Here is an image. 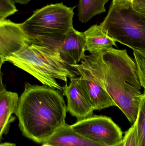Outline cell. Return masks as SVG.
I'll return each mask as SVG.
<instances>
[{
    "instance_id": "obj_1",
    "label": "cell",
    "mask_w": 145,
    "mask_h": 146,
    "mask_svg": "<svg viewBox=\"0 0 145 146\" xmlns=\"http://www.w3.org/2000/svg\"><path fill=\"white\" fill-rule=\"evenodd\" d=\"M71 67L80 76L104 88L128 120H137L142 94L135 61L127 50L112 48L86 55L80 64Z\"/></svg>"
},
{
    "instance_id": "obj_2",
    "label": "cell",
    "mask_w": 145,
    "mask_h": 146,
    "mask_svg": "<svg viewBox=\"0 0 145 146\" xmlns=\"http://www.w3.org/2000/svg\"><path fill=\"white\" fill-rule=\"evenodd\" d=\"M67 105L60 90L26 83L15 115L22 134L38 144L46 143L66 122Z\"/></svg>"
},
{
    "instance_id": "obj_3",
    "label": "cell",
    "mask_w": 145,
    "mask_h": 146,
    "mask_svg": "<svg viewBox=\"0 0 145 146\" xmlns=\"http://www.w3.org/2000/svg\"><path fill=\"white\" fill-rule=\"evenodd\" d=\"M5 61L31 75L43 85L61 91L63 87L56 80L67 83L68 78L77 75L74 69L61 58L57 49L35 39L7 57Z\"/></svg>"
},
{
    "instance_id": "obj_4",
    "label": "cell",
    "mask_w": 145,
    "mask_h": 146,
    "mask_svg": "<svg viewBox=\"0 0 145 146\" xmlns=\"http://www.w3.org/2000/svg\"><path fill=\"white\" fill-rule=\"evenodd\" d=\"M75 8L62 3L47 5L34 11L21 23V26L31 37L58 49L65 36L74 28Z\"/></svg>"
},
{
    "instance_id": "obj_5",
    "label": "cell",
    "mask_w": 145,
    "mask_h": 146,
    "mask_svg": "<svg viewBox=\"0 0 145 146\" xmlns=\"http://www.w3.org/2000/svg\"><path fill=\"white\" fill-rule=\"evenodd\" d=\"M100 26L116 42L134 51L145 52V19L134 9L132 2L122 5L112 4Z\"/></svg>"
},
{
    "instance_id": "obj_6",
    "label": "cell",
    "mask_w": 145,
    "mask_h": 146,
    "mask_svg": "<svg viewBox=\"0 0 145 146\" xmlns=\"http://www.w3.org/2000/svg\"><path fill=\"white\" fill-rule=\"evenodd\" d=\"M77 132L106 146H114L123 140V132L110 117L93 115L71 125Z\"/></svg>"
},
{
    "instance_id": "obj_7",
    "label": "cell",
    "mask_w": 145,
    "mask_h": 146,
    "mask_svg": "<svg viewBox=\"0 0 145 146\" xmlns=\"http://www.w3.org/2000/svg\"><path fill=\"white\" fill-rule=\"evenodd\" d=\"M34 39L24 31L21 23H14L7 19L0 21L1 68L6 58Z\"/></svg>"
},
{
    "instance_id": "obj_8",
    "label": "cell",
    "mask_w": 145,
    "mask_h": 146,
    "mask_svg": "<svg viewBox=\"0 0 145 146\" xmlns=\"http://www.w3.org/2000/svg\"><path fill=\"white\" fill-rule=\"evenodd\" d=\"M70 80V84L65 83L62 90L67 99V111L77 121L93 115L95 110L80 83L79 77Z\"/></svg>"
},
{
    "instance_id": "obj_9",
    "label": "cell",
    "mask_w": 145,
    "mask_h": 146,
    "mask_svg": "<svg viewBox=\"0 0 145 146\" xmlns=\"http://www.w3.org/2000/svg\"><path fill=\"white\" fill-rule=\"evenodd\" d=\"M63 60L70 66L79 64L86 56V42L83 32L72 28L58 49Z\"/></svg>"
},
{
    "instance_id": "obj_10",
    "label": "cell",
    "mask_w": 145,
    "mask_h": 146,
    "mask_svg": "<svg viewBox=\"0 0 145 146\" xmlns=\"http://www.w3.org/2000/svg\"><path fill=\"white\" fill-rule=\"evenodd\" d=\"M20 97L17 93L7 91L2 83L1 76L0 89V138L8 132L10 123L15 120L12 114L18 109Z\"/></svg>"
},
{
    "instance_id": "obj_11",
    "label": "cell",
    "mask_w": 145,
    "mask_h": 146,
    "mask_svg": "<svg viewBox=\"0 0 145 146\" xmlns=\"http://www.w3.org/2000/svg\"><path fill=\"white\" fill-rule=\"evenodd\" d=\"M52 146H106L74 130L65 123L46 142Z\"/></svg>"
},
{
    "instance_id": "obj_12",
    "label": "cell",
    "mask_w": 145,
    "mask_h": 146,
    "mask_svg": "<svg viewBox=\"0 0 145 146\" xmlns=\"http://www.w3.org/2000/svg\"><path fill=\"white\" fill-rule=\"evenodd\" d=\"M86 42V50L90 54H98L117 47L116 42L104 31L100 25L90 27L83 32Z\"/></svg>"
},
{
    "instance_id": "obj_13",
    "label": "cell",
    "mask_w": 145,
    "mask_h": 146,
    "mask_svg": "<svg viewBox=\"0 0 145 146\" xmlns=\"http://www.w3.org/2000/svg\"><path fill=\"white\" fill-rule=\"evenodd\" d=\"M79 79L94 110L116 106L113 99L104 88L81 76L79 77Z\"/></svg>"
},
{
    "instance_id": "obj_14",
    "label": "cell",
    "mask_w": 145,
    "mask_h": 146,
    "mask_svg": "<svg viewBox=\"0 0 145 146\" xmlns=\"http://www.w3.org/2000/svg\"><path fill=\"white\" fill-rule=\"evenodd\" d=\"M110 0H79L78 18L79 21L85 23L97 15L106 11L105 5Z\"/></svg>"
},
{
    "instance_id": "obj_15",
    "label": "cell",
    "mask_w": 145,
    "mask_h": 146,
    "mask_svg": "<svg viewBox=\"0 0 145 146\" xmlns=\"http://www.w3.org/2000/svg\"><path fill=\"white\" fill-rule=\"evenodd\" d=\"M137 124L138 146H145V93L142 94L140 102Z\"/></svg>"
},
{
    "instance_id": "obj_16",
    "label": "cell",
    "mask_w": 145,
    "mask_h": 146,
    "mask_svg": "<svg viewBox=\"0 0 145 146\" xmlns=\"http://www.w3.org/2000/svg\"><path fill=\"white\" fill-rule=\"evenodd\" d=\"M133 54L137 65L140 85L144 88V93H145V52L134 50Z\"/></svg>"
},
{
    "instance_id": "obj_17",
    "label": "cell",
    "mask_w": 145,
    "mask_h": 146,
    "mask_svg": "<svg viewBox=\"0 0 145 146\" xmlns=\"http://www.w3.org/2000/svg\"><path fill=\"white\" fill-rule=\"evenodd\" d=\"M124 146H138L137 122L133 124L125 133L123 137Z\"/></svg>"
},
{
    "instance_id": "obj_18",
    "label": "cell",
    "mask_w": 145,
    "mask_h": 146,
    "mask_svg": "<svg viewBox=\"0 0 145 146\" xmlns=\"http://www.w3.org/2000/svg\"><path fill=\"white\" fill-rule=\"evenodd\" d=\"M11 0H0V21L6 19L18 10Z\"/></svg>"
},
{
    "instance_id": "obj_19",
    "label": "cell",
    "mask_w": 145,
    "mask_h": 146,
    "mask_svg": "<svg viewBox=\"0 0 145 146\" xmlns=\"http://www.w3.org/2000/svg\"><path fill=\"white\" fill-rule=\"evenodd\" d=\"M134 9L145 19V0H135L132 1Z\"/></svg>"
},
{
    "instance_id": "obj_20",
    "label": "cell",
    "mask_w": 145,
    "mask_h": 146,
    "mask_svg": "<svg viewBox=\"0 0 145 146\" xmlns=\"http://www.w3.org/2000/svg\"><path fill=\"white\" fill-rule=\"evenodd\" d=\"M132 2V0H112V4L115 5H122Z\"/></svg>"
},
{
    "instance_id": "obj_21",
    "label": "cell",
    "mask_w": 145,
    "mask_h": 146,
    "mask_svg": "<svg viewBox=\"0 0 145 146\" xmlns=\"http://www.w3.org/2000/svg\"><path fill=\"white\" fill-rule=\"evenodd\" d=\"M14 3H19L21 4H28L31 0H11Z\"/></svg>"
},
{
    "instance_id": "obj_22",
    "label": "cell",
    "mask_w": 145,
    "mask_h": 146,
    "mask_svg": "<svg viewBox=\"0 0 145 146\" xmlns=\"http://www.w3.org/2000/svg\"><path fill=\"white\" fill-rule=\"evenodd\" d=\"M0 146H17V145L14 143L4 142V143H1Z\"/></svg>"
},
{
    "instance_id": "obj_23",
    "label": "cell",
    "mask_w": 145,
    "mask_h": 146,
    "mask_svg": "<svg viewBox=\"0 0 145 146\" xmlns=\"http://www.w3.org/2000/svg\"><path fill=\"white\" fill-rule=\"evenodd\" d=\"M114 146H124V141H123V139L121 142Z\"/></svg>"
},
{
    "instance_id": "obj_24",
    "label": "cell",
    "mask_w": 145,
    "mask_h": 146,
    "mask_svg": "<svg viewBox=\"0 0 145 146\" xmlns=\"http://www.w3.org/2000/svg\"><path fill=\"white\" fill-rule=\"evenodd\" d=\"M41 146H52L50 145V144H48L47 143H45L43 144Z\"/></svg>"
},
{
    "instance_id": "obj_25",
    "label": "cell",
    "mask_w": 145,
    "mask_h": 146,
    "mask_svg": "<svg viewBox=\"0 0 145 146\" xmlns=\"http://www.w3.org/2000/svg\"><path fill=\"white\" fill-rule=\"evenodd\" d=\"M135 1V0H132V1Z\"/></svg>"
}]
</instances>
